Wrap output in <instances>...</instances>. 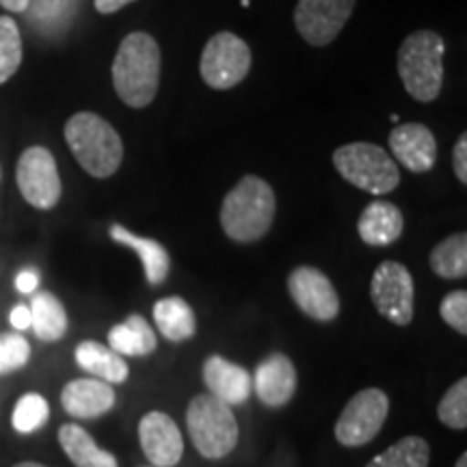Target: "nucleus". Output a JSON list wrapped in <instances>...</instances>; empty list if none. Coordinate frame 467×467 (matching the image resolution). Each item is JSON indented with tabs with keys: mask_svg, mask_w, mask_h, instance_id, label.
I'll use <instances>...</instances> for the list:
<instances>
[{
	"mask_svg": "<svg viewBox=\"0 0 467 467\" xmlns=\"http://www.w3.org/2000/svg\"><path fill=\"white\" fill-rule=\"evenodd\" d=\"M186 429L197 452L210 461L227 457L238 443V422L232 407L213 394H200L189 402Z\"/></svg>",
	"mask_w": 467,
	"mask_h": 467,
	"instance_id": "39448f33",
	"label": "nucleus"
},
{
	"mask_svg": "<svg viewBox=\"0 0 467 467\" xmlns=\"http://www.w3.org/2000/svg\"><path fill=\"white\" fill-rule=\"evenodd\" d=\"M14 467H48L44 463H35V461H25V463H16Z\"/></svg>",
	"mask_w": 467,
	"mask_h": 467,
	"instance_id": "4c0bfd02",
	"label": "nucleus"
},
{
	"mask_svg": "<svg viewBox=\"0 0 467 467\" xmlns=\"http://www.w3.org/2000/svg\"><path fill=\"white\" fill-rule=\"evenodd\" d=\"M9 323L17 331V334H22V331L31 329V309H28V306H25V303H20V306H16L14 309H11Z\"/></svg>",
	"mask_w": 467,
	"mask_h": 467,
	"instance_id": "f704fd0d",
	"label": "nucleus"
},
{
	"mask_svg": "<svg viewBox=\"0 0 467 467\" xmlns=\"http://www.w3.org/2000/svg\"><path fill=\"white\" fill-rule=\"evenodd\" d=\"M405 230V217L392 202L368 203L358 221L359 238L370 247H388L396 243Z\"/></svg>",
	"mask_w": 467,
	"mask_h": 467,
	"instance_id": "a211bd4d",
	"label": "nucleus"
},
{
	"mask_svg": "<svg viewBox=\"0 0 467 467\" xmlns=\"http://www.w3.org/2000/svg\"><path fill=\"white\" fill-rule=\"evenodd\" d=\"M0 7L11 11V14H25L28 9V0H0Z\"/></svg>",
	"mask_w": 467,
	"mask_h": 467,
	"instance_id": "e433bc0d",
	"label": "nucleus"
},
{
	"mask_svg": "<svg viewBox=\"0 0 467 467\" xmlns=\"http://www.w3.org/2000/svg\"><path fill=\"white\" fill-rule=\"evenodd\" d=\"M202 372L210 394L230 407L243 405L251 396V389H254L249 372L243 366L221 358V355H213V358L203 361Z\"/></svg>",
	"mask_w": 467,
	"mask_h": 467,
	"instance_id": "f3484780",
	"label": "nucleus"
},
{
	"mask_svg": "<svg viewBox=\"0 0 467 467\" xmlns=\"http://www.w3.org/2000/svg\"><path fill=\"white\" fill-rule=\"evenodd\" d=\"M154 323L169 342L191 340L197 331L195 312L182 296H165L156 301Z\"/></svg>",
	"mask_w": 467,
	"mask_h": 467,
	"instance_id": "5701e85b",
	"label": "nucleus"
},
{
	"mask_svg": "<svg viewBox=\"0 0 467 467\" xmlns=\"http://www.w3.org/2000/svg\"><path fill=\"white\" fill-rule=\"evenodd\" d=\"M39 285V273L35 268H25V271L17 273L16 277V288L22 295H33Z\"/></svg>",
	"mask_w": 467,
	"mask_h": 467,
	"instance_id": "72a5a7b5",
	"label": "nucleus"
},
{
	"mask_svg": "<svg viewBox=\"0 0 467 467\" xmlns=\"http://www.w3.org/2000/svg\"><path fill=\"white\" fill-rule=\"evenodd\" d=\"M431 268L437 277L463 279L467 275V236L463 232L452 234L435 244L431 251Z\"/></svg>",
	"mask_w": 467,
	"mask_h": 467,
	"instance_id": "393cba45",
	"label": "nucleus"
},
{
	"mask_svg": "<svg viewBox=\"0 0 467 467\" xmlns=\"http://www.w3.org/2000/svg\"><path fill=\"white\" fill-rule=\"evenodd\" d=\"M437 418L448 429L465 431L467 429V379H459L457 383L451 385L443 399L437 405Z\"/></svg>",
	"mask_w": 467,
	"mask_h": 467,
	"instance_id": "c85d7f7f",
	"label": "nucleus"
},
{
	"mask_svg": "<svg viewBox=\"0 0 467 467\" xmlns=\"http://www.w3.org/2000/svg\"><path fill=\"white\" fill-rule=\"evenodd\" d=\"M358 0H299L295 26L307 44L327 46L337 37Z\"/></svg>",
	"mask_w": 467,
	"mask_h": 467,
	"instance_id": "f8f14e48",
	"label": "nucleus"
},
{
	"mask_svg": "<svg viewBox=\"0 0 467 467\" xmlns=\"http://www.w3.org/2000/svg\"><path fill=\"white\" fill-rule=\"evenodd\" d=\"M452 167H454V175L459 178V182L467 184V134H461L459 141L454 143Z\"/></svg>",
	"mask_w": 467,
	"mask_h": 467,
	"instance_id": "473e14b6",
	"label": "nucleus"
},
{
	"mask_svg": "<svg viewBox=\"0 0 467 467\" xmlns=\"http://www.w3.org/2000/svg\"><path fill=\"white\" fill-rule=\"evenodd\" d=\"M134 3V0H93V7H96L98 14L102 16H110L115 14V11L124 9L126 5Z\"/></svg>",
	"mask_w": 467,
	"mask_h": 467,
	"instance_id": "c9c22d12",
	"label": "nucleus"
},
{
	"mask_svg": "<svg viewBox=\"0 0 467 467\" xmlns=\"http://www.w3.org/2000/svg\"><path fill=\"white\" fill-rule=\"evenodd\" d=\"M159 347L154 329L148 325L141 314H130L124 323L110 327L109 348L119 353L121 358H145Z\"/></svg>",
	"mask_w": 467,
	"mask_h": 467,
	"instance_id": "412c9836",
	"label": "nucleus"
},
{
	"mask_svg": "<svg viewBox=\"0 0 467 467\" xmlns=\"http://www.w3.org/2000/svg\"><path fill=\"white\" fill-rule=\"evenodd\" d=\"M16 182L26 203L37 210H52L61 200V175L48 148L33 145L22 151L16 167Z\"/></svg>",
	"mask_w": 467,
	"mask_h": 467,
	"instance_id": "1a4fd4ad",
	"label": "nucleus"
},
{
	"mask_svg": "<svg viewBox=\"0 0 467 467\" xmlns=\"http://www.w3.org/2000/svg\"><path fill=\"white\" fill-rule=\"evenodd\" d=\"M0 180H3V167H0Z\"/></svg>",
	"mask_w": 467,
	"mask_h": 467,
	"instance_id": "ea45409f",
	"label": "nucleus"
},
{
	"mask_svg": "<svg viewBox=\"0 0 467 467\" xmlns=\"http://www.w3.org/2000/svg\"><path fill=\"white\" fill-rule=\"evenodd\" d=\"M251 69V50L244 39L230 31H221L208 39L200 58L203 83L225 91L243 83Z\"/></svg>",
	"mask_w": 467,
	"mask_h": 467,
	"instance_id": "0eeeda50",
	"label": "nucleus"
},
{
	"mask_svg": "<svg viewBox=\"0 0 467 467\" xmlns=\"http://www.w3.org/2000/svg\"><path fill=\"white\" fill-rule=\"evenodd\" d=\"M454 467H467V452L461 454L459 461H457V465H454Z\"/></svg>",
	"mask_w": 467,
	"mask_h": 467,
	"instance_id": "58836bf2",
	"label": "nucleus"
},
{
	"mask_svg": "<svg viewBox=\"0 0 467 467\" xmlns=\"http://www.w3.org/2000/svg\"><path fill=\"white\" fill-rule=\"evenodd\" d=\"M22 35L16 20L0 16V85H5L22 66Z\"/></svg>",
	"mask_w": 467,
	"mask_h": 467,
	"instance_id": "bb28decb",
	"label": "nucleus"
},
{
	"mask_svg": "<svg viewBox=\"0 0 467 467\" xmlns=\"http://www.w3.org/2000/svg\"><path fill=\"white\" fill-rule=\"evenodd\" d=\"M275 208L271 184L258 175H244L221 203V227L234 243L260 241L271 230Z\"/></svg>",
	"mask_w": 467,
	"mask_h": 467,
	"instance_id": "f03ea898",
	"label": "nucleus"
},
{
	"mask_svg": "<svg viewBox=\"0 0 467 467\" xmlns=\"http://www.w3.org/2000/svg\"><path fill=\"white\" fill-rule=\"evenodd\" d=\"M251 383L262 405L273 409L284 407L296 392V368L288 355L273 353L260 361Z\"/></svg>",
	"mask_w": 467,
	"mask_h": 467,
	"instance_id": "2eb2a0df",
	"label": "nucleus"
},
{
	"mask_svg": "<svg viewBox=\"0 0 467 467\" xmlns=\"http://www.w3.org/2000/svg\"><path fill=\"white\" fill-rule=\"evenodd\" d=\"M431 448L424 437L409 435L377 454L366 467H429Z\"/></svg>",
	"mask_w": 467,
	"mask_h": 467,
	"instance_id": "a878e982",
	"label": "nucleus"
},
{
	"mask_svg": "<svg viewBox=\"0 0 467 467\" xmlns=\"http://www.w3.org/2000/svg\"><path fill=\"white\" fill-rule=\"evenodd\" d=\"M109 236L113 238L115 243L124 244V247L132 249L134 254L139 255V260H141L143 271H145V279H148L150 285H161L165 282L169 275V265H171V260H169V251L162 247L159 241H154V238L137 236V234L130 232L121 223L110 225Z\"/></svg>",
	"mask_w": 467,
	"mask_h": 467,
	"instance_id": "6ab92c4d",
	"label": "nucleus"
},
{
	"mask_svg": "<svg viewBox=\"0 0 467 467\" xmlns=\"http://www.w3.org/2000/svg\"><path fill=\"white\" fill-rule=\"evenodd\" d=\"M33 5V20L46 28H55L69 20L72 14V0H28Z\"/></svg>",
	"mask_w": 467,
	"mask_h": 467,
	"instance_id": "7c9ffc66",
	"label": "nucleus"
},
{
	"mask_svg": "<svg viewBox=\"0 0 467 467\" xmlns=\"http://www.w3.org/2000/svg\"><path fill=\"white\" fill-rule=\"evenodd\" d=\"M50 418V405L42 394L28 392L20 396V400L16 402L14 416H11V424L17 433L31 435L35 431L44 429L46 422Z\"/></svg>",
	"mask_w": 467,
	"mask_h": 467,
	"instance_id": "cd10ccee",
	"label": "nucleus"
},
{
	"mask_svg": "<svg viewBox=\"0 0 467 467\" xmlns=\"http://www.w3.org/2000/svg\"><path fill=\"white\" fill-rule=\"evenodd\" d=\"M440 314L454 331H459L461 336H467V292L465 290L448 292L440 306Z\"/></svg>",
	"mask_w": 467,
	"mask_h": 467,
	"instance_id": "2f4dec72",
	"label": "nucleus"
},
{
	"mask_svg": "<svg viewBox=\"0 0 467 467\" xmlns=\"http://www.w3.org/2000/svg\"><path fill=\"white\" fill-rule=\"evenodd\" d=\"M334 165L348 184L372 195L392 192L400 184L396 161L375 143L342 145L334 151Z\"/></svg>",
	"mask_w": 467,
	"mask_h": 467,
	"instance_id": "423d86ee",
	"label": "nucleus"
},
{
	"mask_svg": "<svg viewBox=\"0 0 467 467\" xmlns=\"http://www.w3.org/2000/svg\"><path fill=\"white\" fill-rule=\"evenodd\" d=\"M31 329L42 342H58L67 334V312L52 292H37L31 299Z\"/></svg>",
	"mask_w": 467,
	"mask_h": 467,
	"instance_id": "b1692460",
	"label": "nucleus"
},
{
	"mask_svg": "<svg viewBox=\"0 0 467 467\" xmlns=\"http://www.w3.org/2000/svg\"><path fill=\"white\" fill-rule=\"evenodd\" d=\"M389 151L407 171L426 173L437 162L435 134L422 124H400L388 137Z\"/></svg>",
	"mask_w": 467,
	"mask_h": 467,
	"instance_id": "4468645a",
	"label": "nucleus"
},
{
	"mask_svg": "<svg viewBox=\"0 0 467 467\" xmlns=\"http://www.w3.org/2000/svg\"><path fill=\"white\" fill-rule=\"evenodd\" d=\"M389 413V399L383 389H361L347 402L336 422V440L347 448L366 446L379 435Z\"/></svg>",
	"mask_w": 467,
	"mask_h": 467,
	"instance_id": "6e6552de",
	"label": "nucleus"
},
{
	"mask_svg": "<svg viewBox=\"0 0 467 467\" xmlns=\"http://www.w3.org/2000/svg\"><path fill=\"white\" fill-rule=\"evenodd\" d=\"M161 48L151 35L143 31L126 35L110 67L113 87L126 107L145 109L154 102L161 85Z\"/></svg>",
	"mask_w": 467,
	"mask_h": 467,
	"instance_id": "f257e3e1",
	"label": "nucleus"
},
{
	"mask_svg": "<svg viewBox=\"0 0 467 467\" xmlns=\"http://www.w3.org/2000/svg\"><path fill=\"white\" fill-rule=\"evenodd\" d=\"M117 394L113 385L100 379H74L61 392V405L69 416L80 420H93L109 413L115 407Z\"/></svg>",
	"mask_w": 467,
	"mask_h": 467,
	"instance_id": "dca6fc26",
	"label": "nucleus"
},
{
	"mask_svg": "<svg viewBox=\"0 0 467 467\" xmlns=\"http://www.w3.org/2000/svg\"><path fill=\"white\" fill-rule=\"evenodd\" d=\"M288 292L296 307L318 323H329L340 314V296L336 285L320 268H295L288 277Z\"/></svg>",
	"mask_w": 467,
	"mask_h": 467,
	"instance_id": "9b49d317",
	"label": "nucleus"
},
{
	"mask_svg": "<svg viewBox=\"0 0 467 467\" xmlns=\"http://www.w3.org/2000/svg\"><path fill=\"white\" fill-rule=\"evenodd\" d=\"M139 441L151 465L173 467L184 454V440L180 426L162 411L145 413L139 422Z\"/></svg>",
	"mask_w": 467,
	"mask_h": 467,
	"instance_id": "ddd939ff",
	"label": "nucleus"
},
{
	"mask_svg": "<svg viewBox=\"0 0 467 467\" xmlns=\"http://www.w3.org/2000/svg\"><path fill=\"white\" fill-rule=\"evenodd\" d=\"M58 443L76 467H119L115 454L104 451L78 424H63L58 429Z\"/></svg>",
	"mask_w": 467,
	"mask_h": 467,
	"instance_id": "4be33fe9",
	"label": "nucleus"
},
{
	"mask_svg": "<svg viewBox=\"0 0 467 467\" xmlns=\"http://www.w3.org/2000/svg\"><path fill=\"white\" fill-rule=\"evenodd\" d=\"M31 359V344L22 334H0V375L20 370Z\"/></svg>",
	"mask_w": 467,
	"mask_h": 467,
	"instance_id": "c756f323",
	"label": "nucleus"
},
{
	"mask_svg": "<svg viewBox=\"0 0 467 467\" xmlns=\"http://www.w3.org/2000/svg\"><path fill=\"white\" fill-rule=\"evenodd\" d=\"M66 141L74 159L91 178H110L124 161V143L119 134L104 117L89 110L69 117Z\"/></svg>",
	"mask_w": 467,
	"mask_h": 467,
	"instance_id": "7ed1b4c3",
	"label": "nucleus"
},
{
	"mask_svg": "<svg viewBox=\"0 0 467 467\" xmlns=\"http://www.w3.org/2000/svg\"><path fill=\"white\" fill-rule=\"evenodd\" d=\"M413 277L400 262L388 260L377 266L370 282V299L389 323L407 327L413 320Z\"/></svg>",
	"mask_w": 467,
	"mask_h": 467,
	"instance_id": "9d476101",
	"label": "nucleus"
},
{
	"mask_svg": "<svg viewBox=\"0 0 467 467\" xmlns=\"http://www.w3.org/2000/svg\"><path fill=\"white\" fill-rule=\"evenodd\" d=\"M443 44L435 31L411 33L399 50V76L407 93L418 102H433L443 85Z\"/></svg>",
	"mask_w": 467,
	"mask_h": 467,
	"instance_id": "20e7f679",
	"label": "nucleus"
},
{
	"mask_svg": "<svg viewBox=\"0 0 467 467\" xmlns=\"http://www.w3.org/2000/svg\"><path fill=\"white\" fill-rule=\"evenodd\" d=\"M74 358L76 364L83 368L85 372H89L93 379H100V381L109 385L124 383L128 379V372H130L128 370L126 359L100 342H80L74 350Z\"/></svg>",
	"mask_w": 467,
	"mask_h": 467,
	"instance_id": "aec40b11",
	"label": "nucleus"
}]
</instances>
